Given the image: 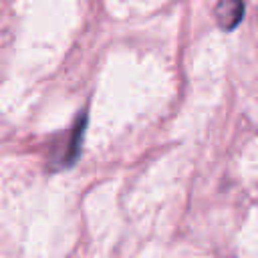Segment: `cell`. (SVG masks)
<instances>
[{
	"label": "cell",
	"instance_id": "6da1fadb",
	"mask_svg": "<svg viewBox=\"0 0 258 258\" xmlns=\"http://www.w3.org/2000/svg\"><path fill=\"white\" fill-rule=\"evenodd\" d=\"M244 16V2L242 0H220L216 6V20L220 28L234 30Z\"/></svg>",
	"mask_w": 258,
	"mask_h": 258
},
{
	"label": "cell",
	"instance_id": "7a4b0ae2",
	"mask_svg": "<svg viewBox=\"0 0 258 258\" xmlns=\"http://www.w3.org/2000/svg\"><path fill=\"white\" fill-rule=\"evenodd\" d=\"M85 127H87V115L83 113L77 123H75V129H73V137H71V145H69V151H67V159H64V165H73L77 161V157L81 155V147H83V135H85Z\"/></svg>",
	"mask_w": 258,
	"mask_h": 258
}]
</instances>
